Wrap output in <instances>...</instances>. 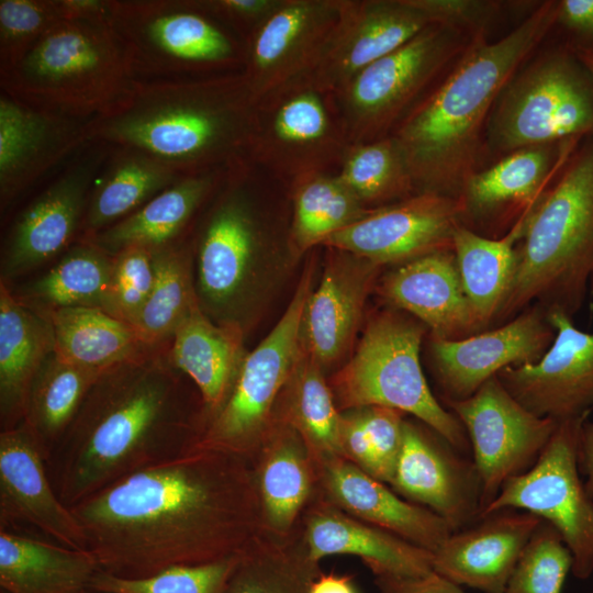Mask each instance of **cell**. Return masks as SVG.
Masks as SVG:
<instances>
[{"label":"cell","mask_w":593,"mask_h":593,"mask_svg":"<svg viewBox=\"0 0 593 593\" xmlns=\"http://www.w3.org/2000/svg\"><path fill=\"white\" fill-rule=\"evenodd\" d=\"M573 558L560 533L541 521L525 547L504 593H562Z\"/></svg>","instance_id":"48"},{"label":"cell","mask_w":593,"mask_h":593,"mask_svg":"<svg viewBox=\"0 0 593 593\" xmlns=\"http://www.w3.org/2000/svg\"><path fill=\"white\" fill-rule=\"evenodd\" d=\"M541 518L503 508L451 535L433 552V571L483 593H504Z\"/></svg>","instance_id":"25"},{"label":"cell","mask_w":593,"mask_h":593,"mask_svg":"<svg viewBox=\"0 0 593 593\" xmlns=\"http://www.w3.org/2000/svg\"><path fill=\"white\" fill-rule=\"evenodd\" d=\"M580 141L518 149L477 170L457 198L462 224L471 228L536 204Z\"/></svg>","instance_id":"30"},{"label":"cell","mask_w":593,"mask_h":593,"mask_svg":"<svg viewBox=\"0 0 593 593\" xmlns=\"http://www.w3.org/2000/svg\"><path fill=\"white\" fill-rule=\"evenodd\" d=\"M322 280L303 314L302 347L326 371L350 349L366 300L382 267L350 253L328 248Z\"/></svg>","instance_id":"24"},{"label":"cell","mask_w":593,"mask_h":593,"mask_svg":"<svg viewBox=\"0 0 593 593\" xmlns=\"http://www.w3.org/2000/svg\"><path fill=\"white\" fill-rule=\"evenodd\" d=\"M104 147L72 165L18 215L2 250V281L53 259L80 233Z\"/></svg>","instance_id":"21"},{"label":"cell","mask_w":593,"mask_h":593,"mask_svg":"<svg viewBox=\"0 0 593 593\" xmlns=\"http://www.w3.org/2000/svg\"><path fill=\"white\" fill-rule=\"evenodd\" d=\"M579 59L593 77V48H577Z\"/></svg>","instance_id":"57"},{"label":"cell","mask_w":593,"mask_h":593,"mask_svg":"<svg viewBox=\"0 0 593 593\" xmlns=\"http://www.w3.org/2000/svg\"><path fill=\"white\" fill-rule=\"evenodd\" d=\"M259 109L240 72L139 79L83 124L88 145L142 150L182 176L230 174L251 157Z\"/></svg>","instance_id":"3"},{"label":"cell","mask_w":593,"mask_h":593,"mask_svg":"<svg viewBox=\"0 0 593 593\" xmlns=\"http://www.w3.org/2000/svg\"><path fill=\"white\" fill-rule=\"evenodd\" d=\"M340 414L324 371L302 347L276 404L273 419L290 425L299 433L316 468L329 460L344 458Z\"/></svg>","instance_id":"38"},{"label":"cell","mask_w":593,"mask_h":593,"mask_svg":"<svg viewBox=\"0 0 593 593\" xmlns=\"http://www.w3.org/2000/svg\"><path fill=\"white\" fill-rule=\"evenodd\" d=\"M321 573L302 542L261 530L239 553L225 593H309Z\"/></svg>","instance_id":"42"},{"label":"cell","mask_w":593,"mask_h":593,"mask_svg":"<svg viewBox=\"0 0 593 593\" xmlns=\"http://www.w3.org/2000/svg\"><path fill=\"white\" fill-rule=\"evenodd\" d=\"M533 206L499 238L483 236L463 224L454 234L452 250L461 283L483 329L495 322L508 293L515 273L516 248Z\"/></svg>","instance_id":"37"},{"label":"cell","mask_w":593,"mask_h":593,"mask_svg":"<svg viewBox=\"0 0 593 593\" xmlns=\"http://www.w3.org/2000/svg\"><path fill=\"white\" fill-rule=\"evenodd\" d=\"M112 256L90 239H79L46 272L14 294L38 313L65 307L103 310Z\"/></svg>","instance_id":"41"},{"label":"cell","mask_w":593,"mask_h":593,"mask_svg":"<svg viewBox=\"0 0 593 593\" xmlns=\"http://www.w3.org/2000/svg\"><path fill=\"white\" fill-rule=\"evenodd\" d=\"M70 508L100 570L122 578L238 555L262 530L250 461L195 445Z\"/></svg>","instance_id":"1"},{"label":"cell","mask_w":593,"mask_h":593,"mask_svg":"<svg viewBox=\"0 0 593 593\" xmlns=\"http://www.w3.org/2000/svg\"><path fill=\"white\" fill-rule=\"evenodd\" d=\"M26 524L77 550H88L82 528L58 496L46 459L24 423L0 433V524Z\"/></svg>","instance_id":"23"},{"label":"cell","mask_w":593,"mask_h":593,"mask_svg":"<svg viewBox=\"0 0 593 593\" xmlns=\"http://www.w3.org/2000/svg\"><path fill=\"white\" fill-rule=\"evenodd\" d=\"M376 287L393 309L423 323L432 337L459 339L484 331L465 293L452 249L399 265Z\"/></svg>","instance_id":"26"},{"label":"cell","mask_w":593,"mask_h":593,"mask_svg":"<svg viewBox=\"0 0 593 593\" xmlns=\"http://www.w3.org/2000/svg\"><path fill=\"white\" fill-rule=\"evenodd\" d=\"M0 593H7L5 591L1 590Z\"/></svg>","instance_id":"60"},{"label":"cell","mask_w":593,"mask_h":593,"mask_svg":"<svg viewBox=\"0 0 593 593\" xmlns=\"http://www.w3.org/2000/svg\"><path fill=\"white\" fill-rule=\"evenodd\" d=\"M555 337L536 361L510 366L496 377L529 412L557 422L593 411V333L561 311L546 312Z\"/></svg>","instance_id":"18"},{"label":"cell","mask_w":593,"mask_h":593,"mask_svg":"<svg viewBox=\"0 0 593 593\" xmlns=\"http://www.w3.org/2000/svg\"><path fill=\"white\" fill-rule=\"evenodd\" d=\"M99 570L89 550L0 530V585L7 593H87Z\"/></svg>","instance_id":"34"},{"label":"cell","mask_w":593,"mask_h":593,"mask_svg":"<svg viewBox=\"0 0 593 593\" xmlns=\"http://www.w3.org/2000/svg\"><path fill=\"white\" fill-rule=\"evenodd\" d=\"M302 544L317 563L327 556H357L374 578H417L433 572L432 551L357 519L322 497L305 514Z\"/></svg>","instance_id":"29"},{"label":"cell","mask_w":593,"mask_h":593,"mask_svg":"<svg viewBox=\"0 0 593 593\" xmlns=\"http://www.w3.org/2000/svg\"><path fill=\"white\" fill-rule=\"evenodd\" d=\"M55 351L46 316L22 303L0 282V419L1 430L23 421L26 396L41 366Z\"/></svg>","instance_id":"33"},{"label":"cell","mask_w":593,"mask_h":593,"mask_svg":"<svg viewBox=\"0 0 593 593\" xmlns=\"http://www.w3.org/2000/svg\"><path fill=\"white\" fill-rule=\"evenodd\" d=\"M87 593H105V592H96V591H89Z\"/></svg>","instance_id":"59"},{"label":"cell","mask_w":593,"mask_h":593,"mask_svg":"<svg viewBox=\"0 0 593 593\" xmlns=\"http://www.w3.org/2000/svg\"><path fill=\"white\" fill-rule=\"evenodd\" d=\"M578 468L580 474L584 477V488L589 496L593 500V422L589 418L581 427L579 448H578Z\"/></svg>","instance_id":"55"},{"label":"cell","mask_w":593,"mask_h":593,"mask_svg":"<svg viewBox=\"0 0 593 593\" xmlns=\"http://www.w3.org/2000/svg\"><path fill=\"white\" fill-rule=\"evenodd\" d=\"M296 180L290 232V248L294 256L322 244L371 210L337 176L312 172Z\"/></svg>","instance_id":"44"},{"label":"cell","mask_w":593,"mask_h":593,"mask_svg":"<svg viewBox=\"0 0 593 593\" xmlns=\"http://www.w3.org/2000/svg\"><path fill=\"white\" fill-rule=\"evenodd\" d=\"M555 329L540 305H530L501 326L459 339L430 336L429 350L444 402L463 400L510 366L538 360Z\"/></svg>","instance_id":"19"},{"label":"cell","mask_w":593,"mask_h":593,"mask_svg":"<svg viewBox=\"0 0 593 593\" xmlns=\"http://www.w3.org/2000/svg\"><path fill=\"white\" fill-rule=\"evenodd\" d=\"M403 414L374 405L342 411L343 457L374 479L390 484L402 447Z\"/></svg>","instance_id":"45"},{"label":"cell","mask_w":593,"mask_h":593,"mask_svg":"<svg viewBox=\"0 0 593 593\" xmlns=\"http://www.w3.org/2000/svg\"><path fill=\"white\" fill-rule=\"evenodd\" d=\"M244 332L238 324L213 322L198 302L169 343V361L195 387L204 422L221 409L234 385L247 355Z\"/></svg>","instance_id":"32"},{"label":"cell","mask_w":593,"mask_h":593,"mask_svg":"<svg viewBox=\"0 0 593 593\" xmlns=\"http://www.w3.org/2000/svg\"><path fill=\"white\" fill-rule=\"evenodd\" d=\"M101 372L69 363L55 351L41 366L26 396L22 423L46 461Z\"/></svg>","instance_id":"40"},{"label":"cell","mask_w":593,"mask_h":593,"mask_svg":"<svg viewBox=\"0 0 593 593\" xmlns=\"http://www.w3.org/2000/svg\"><path fill=\"white\" fill-rule=\"evenodd\" d=\"M340 0H281L250 32L242 74L259 108L301 83L339 16Z\"/></svg>","instance_id":"15"},{"label":"cell","mask_w":593,"mask_h":593,"mask_svg":"<svg viewBox=\"0 0 593 593\" xmlns=\"http://www.w3.org/2000/svg\"><path fill=\"white\" fill-rule=\"evenodd\" d=\"M169 344L101 372L47 459L59 499L72 506L116 480L192 445L204 413H191Z\"/></svg>","instance_id":"2"},{"label":"cell","mask_w":593,"mask_h":593,"mask_svg":"<svg viewBox=\"0 0 593 593\" xmlns=\"http://www.w3.org/2000/svg\"><path fill=\"white\" fill-rule=\"evenodd\" d=\"M112 154L91 191L80 239L91 238L123 220L184 177L135 148L115 147Z\"/></svg>","instance_id":"36"},{"label":"cell","mask_w":593,"mask_h":593,"mask_svg":"<svg viewBox=\"0 0 593 593\" xmlns=\"http://www.w3.org/2000/svg\"><path fill=\"white\" fill-rule=\"evenodd\" d=\"M559 1L539 4L495 42L473 36L432 93L392 136L417 192L458 198L477 171L491 111L502 90L557 24Z\"/></svg>","instance_id":"4"},{"label":"cell","mask_w":593,"mask_h":593,"mask_svg":"<svg viewBox=\"0 0 593 593\" xmlns=\"http://www.w3.org/2000/svg\"><path fill=\"white\" fill-rule=\"evenodd\" d=\"M460 224L458 199L417 192L401 201L372 208L359 221L328 236L322 245L380 267L399 266L452 249L454 234Z\"/></svg>","instance_id":"16"},{"label":"cell","mask_w":593,"mask_h":593,"mask_svg":"<svg viewBox=\"0 0 593 593\" xmlns=\"http://www.w3.org/2000/svg\"><path fill=\"white\" fill-rule=\"evenodd\" d=\"M445 404L468 435L480 479L482 515L508 479L537 462L558 422L529 412L496 376L469 398Z\"/></svg>","instance_id":"13"},{"label":"cell","mask_w":593,"mask_h":593,"mask_svg":"<svg viewBox=\"0 0 593 593\" xmlns=\"http://www.w3.org/2000/svg\"><path fill=\"white\" fill-rule=\"evenodd\" d=\"M138 80L128 47L102 19L56 23L0 75L11 98L83 122L113 109Z\"/></svg>","instance_id":"6"},{"label":"cell","mask_w":593,"mask_h":593,"mask_svg":"<svg viewBox=\"0 0 593 593\" xmlns=\"http://www.w3.org/2000/svg\"><path fill=\"white\" fill-rule=\"evenodd\" d=\"M281 0H212L201 1L204 9L234 25H250V31L266 19Z\"/></svg>","instance_id":"52"},{"label":"cell","mask_w":593,"mask_h":593,"mask_svg":"<svg viewBox=\"0 0 593 593\" xmlns=\"http://www.w3.org/2000/svg\"><path fill=\"white\" fill-rule=\"evenodd\" d=\"M154 249L131 246L112 256L103 311L133 325L155 282Z\"/></svg>","instance_id":"50"},{"label":"cell","mask_w":593,"mask_h":593,"mask_svg":"<svg viewBox=\"0 0 593 593\" xmlns=\"http://www.w3.org/2000/svg\"><path fill=\"white\" fill-rule=\"evenodd\" d=\"M466 35L432 23L359 71L337 92L347 142L355 145L385 137L429 83L461 55L472 38L466 41Z\"/></svg>","instance_id":"11"},{"label":"cell","mask_w":593,"mask_h":593,"mask_svg":"<svg viewBox=\"0 0 593 593\" xmlns=\"http://www.w3.org/2000/svg\"><path fill=\"white\" fill-rule=\"evenodd\" d=\"M591 593H593V591Z\"/></svg>","instance_id":"61"},{"label":"cell","mask_w":593,"mask_h":593,"mask_svg":"<svg viewBox=\"0 0 593 593\" xmlns=\"http://www.w3.org/2000/svg\"><path fill=\"white\" fill-rule=\"evenodd\" d=\"M239 170V169H238ZM209 213L197 243L195 291L201 310L217 324H242L262 237L253 205L235 174Z\"/></svg>","instance_id":"14"},{"label":"cell","mask_w":593,"mask_h":593,"mask_svg":"<svg viewBox=\"0 0 593 593\" xmlns=\"http://www.w3.org/2000/svg\"><path fill=\"white\" fill-rule=\"evenodd\" d=\"M590 284H591V287H592V293H593V275H592V278H591Z\"/></svg>","instance_id":"58"},{"label":"cell","mask_w":593,"mask_h":593,"mask_svg":"<svg viewBox=\"0 0 593 593\" xmlns=\"http://www.w3.org/2000/svg\"><path fill=\"white\" fill-rule=\"evenodd\" d=\"M593 135V77L570 44L521 68L499 96L485 130L490 149L512 152Z\"/></svg>","instance_id":"8"},{"label":"cell","mask_w":593,"mask_h":593,"mask_svg":"<svg viewBox=\"0 0 593 593\" xmlns=\"http://www.w3.org/2000/svg\"><path fill=\"white\" fill-rule=\"evenodd\" d=\"M63 20H67L63 0H1L0 75L15 66Z\"/></svg>","instance_id":"49"},{"label":"cell","mask_w":593,"mask_h":593,"mask_svg":"<svg viewBox=\"0 0 593 593\" xmlns=\"http://www.w3.org/2000/svg\"><path fill=\"white\" fill-rule=\"evenodd\" d=\"M250 463L262 530L277 537L290 536L317 484L304 440L290 425L273 419Z\"/></svg>","instance_id":"31"},{"label":"cell","mask_w":593,"mask_h":593,"mask_svg":"<svg viewBox=\"0 0 593 593\" xmlns=\"http://www.w3.org/2000/svg\"><path fill=\"white\" fill-rule=\"evenodd\" d=\"M316 469L322 499L346 514L434 552L452 533L426 507L411 503L345 458Z\"/></svg>","instance_id":"28"},{"label":"cell","mask_w":593,"mask_h":593,"mask_svg":"<svg viewBox=\"0 0 593 593\" xmlns=\"http://www.w3.org/2000/svg\"><path fill=\"white\" fill-rule=\"evenodd\" d=\"M209 15L201 1L110 0L109 23L138 79H170L244 63L237 43Z\"/></svg>","instance_id":"10"},{"label":"cell","mask_w":593,"mask_h":593,"mask_svg":"<svg viewBox=\"0 0 593 593\" xmlns=\"http://www.w3.org/2000/svg\"><path fill=\"white\" fill-rule=\"evenodd\" d=\"M83 121L38 110L0 94V201L19 193L86 144Z\"/></svg>","instance_id":"27"},{"label":"cell","mask_w":593,"mask_h":593,"mask_svg":"<svg viewBox=\"0 0 593 593\" xmlns=\"http://www.w3.org/2000/svg\"><path fill=\"white\" fill-rule=\"evenodd\" d=\"M429 18L411 0H340L339 16L317 63L301 83L338 92L359 71L398 49Z\"/></svg>","instance_id":"20"},{"label":"cell","mask_w":593,"mask_h":593,"mask_svg":"<svg viewBox=\"0 0 593 593\" xmlns=\"http://www.w3.org/2000/svg\"><path fill=\"white\" fill-rule=\"evenodd\" d=\"M427 327L392 309L371 317L353 357L329 381L338 410L384 406L413 415L461 454L469 456L468 435L430 391L419 351Z\"/></svg>","instance_id":"7"},{"label":"cell","mask_w":593,"mask_h":593,"mask_svg":"<svg viewBox=\"0 0 593 593\" xmlns=\"http://www.w3.org/2000/svg\"><path fill=\"white\" fill-rule=\"evenodd\" d=\"M227 175L184 176L128 216L88 239L111 256L131 246L156 249L172 244L180 239L198 209Z\"/></svg>","instance_id":"35"},{"label":"cell","mask_w":593,"mask_h":593,"mask_svg":"<svg viewBox=\"0 0 593 593\" xmlns=\"http://www.w3.org/2000/svg\"><path fill=\"white\" fill-rule=\"evenodd\" d=\"M309 593H358L348 575L321 573L312 583Z\"/></svg>","instance_id":"56"},{"label":"cell","mask_w":593,"mask_h":593,"mask_svg":"<svg viewBox=\"0 0 593 593\" xmlns=\"http://www.w3.org/2000/svg\"><path fill=\"white\" fill-rule=\"evenodd\" d=\"M238 555L203 564L175 566L143 578L99 570L90 591L105 593H225Z\"/></svg>","instance_id":"47"},{"label":"cell","mask_w":593,"mask_h":593,"mask_svg":"<svg viewBox=\"0 0 593 593\" xmlns=\"http://www.w3.org/2000/svg\"><path fill=\"white\" fill-rule=\"evenodd\" d=\"M41 314L53 326L55 354L82 368L103 371L153 348L139 339L131 324L99 307H65Z\"/></svg>","instance_id":"39"},{"label":"cell","mask_w":593,"mask_h":593,"mask_svg":"<svg viewBox=\"0 0 593 593\" xmlns=\"http://www.w3.org/2000/svg\"><path fill=\"white\" fill-rule=\"evenodd\" d=\"M379 593H465L461 586L434 571L417 578L376 577Z\"/></svg>","instance_id":"54"},{"label":"cell","mask_w":593,"mask_h":593,"mask_svg":"<svg viewBox=\"0 0 593 593\" xmlns=\"http://www.w3.org/2000/svg\"><path fill=\"white\" fill-rule=\"evenodd\" d=\"M557 24L573 36L575 49L593 48V0L559 1Z\"/></svg>","instance_id":"53"},{"label":"cell","mask_w":593,"mask_h":593,"mask_svg":"<svg viewBox=\"0 0 593 593\" xmlns=\"http://www.w3.org/2000/svg\"><path fill=\"white\" fill-rule=\"evenodd\" d=\"M337 177L365 206L398 202L413 195L415 190L405 158L392 135L350 145Z\"/></svg>","instance_id":"46"},{"label":"cell","mask_w":593,"mask_h":593,"mask_svg":"<svg viewBox=\"0 0 593 593\" xmlns=\"http://www.w3.org/2000/svg\"><path fill=\"white\" fill-rule=\"evenodd\" d=\"M391 486L406 501L428 508L454 532L480 519V479L472 459L424 424L404 421Z\"/></svg>","instance_id":"17"},{"label":"cell","mask_w":593,"mask_h":593,"mask_svg":"<svg viewBox=\"0 0 593 593\" xmlns=\"http://www.w3.org/2000/svg\"><path fill=\"white\" fill-rule=\"evenodd\" d=\"M191 253L180 239L154 249L155 282L132 325L149 347L169 344L180 323L199 302Z\"/></svg>","instance_id":"43"},{"label":"cell","mask_w":593,"mask_h":593,"mask_svg":"<svg viewBox=\"0 0 593 593\" xmlns=\"http://www.w3.org/2000/svg\"><path fill=\"white\" fill-rule=\"evenodd\" d=\"M593 275V135L582 138L532 208L495 321L530 305L573 317Z\"/></svg>","instance_id":"5"},{"label":"cell","mask_w":593,"mask_h":593,"mask_svg":"<svg viewBox=\"0 0 593 593\" xmlns=\"http://www.w3.org/2000/svg\"><path fill=\"white\" fill-rule=\"evenodd\" d=\"M314 268L302 275L280 320L261 343L246 355L234 385L209 417L192 445L250 459L260 448L276 404L302 353V322L313 290Z\"/></svg>","instance_id":"9"},{"label":"cell","mask_w":593,"mask_h":593,"mask_svg":"<svg viewBox=\"0 0 593 593\" xmlns=\"http://www.w3.org/2000/svg\"><path fill=\"white\" fill-rule=\"evenodd\" d=\"M432 23L450 26L473 37L484 34L500 3L486 0H411Z\"/></svg>","instance_id":"51"},{"label":"cell","mask_w":593,"mask_h":593,"mask_svg":"<svg viewBox=\"0 0 593 593\" xmlns=\"http://www.w3.org/2000/svg\"><path fill=\"white\" fill-rule=\"evenodd\" d=\"M324 94L298 83L260 105L251 157L296 178L320 172L347 141L343 126H335Z\"/></svg>","instance_id":"22"},{"label":"cell","mask_w":593,"mask_h":593,"mask_svg":"<svg viewBox=\"0 0 593 593\" xmlns=\"http://www.w3.org/2000/svg\"><path fill=\"white\" fill-rule=\"evenodd\" d=\"M589 416L558 422L537 462L527 472L508 479L481 515L513 508L547 521L569 548L571 572L579 580L593 573V500L578 468L581 427Z\"/></svg>","instance_id":"12"}]
</instances>
